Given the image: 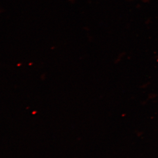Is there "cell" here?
Segmentation results:
<instances>
[]
</instances>
